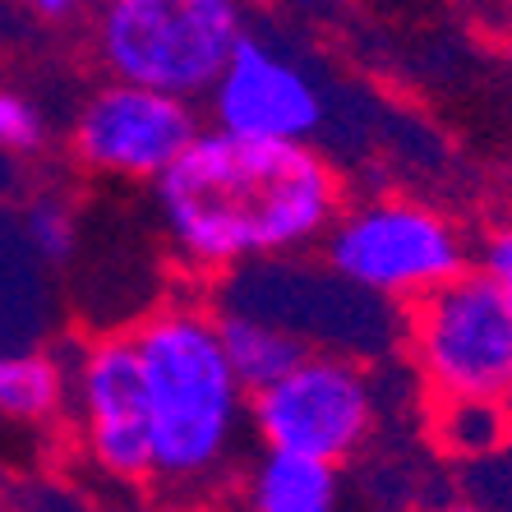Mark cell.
I'll return each mask as SVG.
<instances>
[{"label": "cell", "mask_w": 512, "mask_h": 512, "mask_svg": "<svg viewBox=\"0 0 512 512\" xmlns=\"http://www.w3.org/2000/svg\"><path fill=\"white\" fill-rule=\"evenodd\" d=\"M180 254L208 268L300 250L337 217V176L310 143H245L199 134L157 180Z\"/></svg>", "instance_id": "cell-1"}, {"label": "cell", "mask_w": 512, "mask_h": 512, "mask_svg": "<svg viewBox=\"0 0 512 512\" xmlns=\"http://www.w3.org/2000/svg\"><path fill=\"white\" fill-rule=\"evenodd\" d=\"M148 434H153V476L167 485H199L227 462L245 411L217 319L199 310H167L134 333Z\"/></svg>", "instance_id": "cell-2"}, {"label": "cell", "mask_w": 512, "mask_h": 512, "mask_svg": "<svg viewBox=\"0 0 512 512\" xmlns=\"http://www.w3.org/2000/svg\"><path fill=\"white\" fill-rule=\"evenodd\" d=\"M240 42L231 0H111L97 14V56L116 84L190 102L213 93Z\"/></svg>", "instance_id": "cell-3"}, {"label": "cell", "mask_w": 512, "mask_h": 512, "mask_svg": "<svg viewBox=\"0 0 512 512\" xmlns=\"http://www.w3.org/2000/svg\"><path fill=\"white\" fill-rule=\"evenodd\" d=\"M328 263L346 286L379 300H425L462 277V240L425 203H365L328 231Z\"/></svg>", "instance_id": "cell-4"}, {"label": "cell", "mask_w": 512, "mask_h": 512, "mask_svg": "<svg viewBox=\"0 0 512 512\" xmlns=\"http://www.w3.org/2000/svg\"><path fill=\"white\" fill-rule=\"evenodd\" d=\"M416 365L443 397L512 393V300L480 273H462L411 314Z\"/></svg>", "instance_id": "cell-5"}, {"label": "cell", "mask_w": 512, "mask_h": 512, "mask_svg": "<svg viewBox=\"0 0 512 512\" xmlns=\"http://www.w3.org/2000/svg\"><path fill=\"white\" fill-rule=\"evenodd\" d=\"M254 429L268 443V453L310 457L337 466L356 453L370 434L374 393L370 379L342 356H310L296 374H286L277 388L254 397Z\"/></svg>", "instance_id": "cell-6"}, {"label": "cell", "mask_w": 512, "mask_h": 512, "mask_svg": "<svg viewBox=\"0 0 512 512\" xmlns=\"http://www.w3.org/2000/svg\"><path fill=\"white\" fill-rule=\"evenodd\" d=\"M217 134L245 143H296L305 148L323 125V93L296 56L254 33H240L227 70L213 84Z\"/></svg>", "instance_id": "cell-7"}, {"label": "cell", "mask_w": 512, "mask_h": 512, "mask_svg": "<svg viewBox=\"0 0 512 512\" xmlns=\"http://www.w3.org/2000/svg\"><path fill=\"white\" fill-rule=\"evenodd\" d=\"M199 139L194 107L148 88L111 84L88 97L74 125V148L88 167L130 180H162Z\"/></svg>", "instance_id": "cell-8"}, {"label": "cell", "mask_w": 512, "mask_h": 512, "mask_svg": "<svg viewBox=\"0 0 512 512\" xmlns=\"http://www.w3.org/2000/svg\"><path fill=\"white\" fill-rule=\"evenodd\" d=\"M79 411L97 466L120 480L153 476V434L134 337H107L79 360Z\"/></svg>", "instance_id": "cell-9"}, {"label": "cell", "mask_w": 512, "mask_h": 512, "mask_svg": "<svg viewBox=\"0 0 512 512\" xmlns=\"http://www.w3.org/2000/svg\"><path fill=\"white\" fill-rule=\"evenodd\" d=\"M217 342H222V356H227L236 383L254 397L277 388L286 374H296L310 360V346L300 337H291L286 328L259 319V314H240V310H222Z\"/></svg>", "instance_id": "cell-10"}, {"label": "cell", "mask_w": 512, "mask_h": 512, "mask_svg": "<svg viewBox=\"0 0 512 512\" xmlns=\"http://www.w3.org/2000/svg\"><path fill=\"white\" fill-rule=\"evenodd\" d=\"M254 512H337V471L310 457L268 453L254 466Z\"/></svg>", "instance_id": "cell-11"}, {"label": "cell", "mask_w": 512, "mask_h": 512, "mask_svg": "<svg viewBox=\"0 0 512 512\" xmlns=\"http://www.w3.org/2000/svg\"><path fill=\"white\" fill-rule=\"evenodd\" d=\"M60 402V370L33 351H0V411L14 420L51 416Z\"/></svg>", "instance_id": "cell-12"}, {"label": "cell", "mask_w": 512, "mask_h": 512, "mask_svg": "<svg viewBox=\"0 0 512 512\" xmlns=\"http://www.w3.org/2000/svg\"><path fill=\"white\" fill-rule=\"evenodd\" d=\"M439 439L466 457L494 453L503 439H512L508 411L503 402H485V397H443L439 406Z\"/></svg>", "instance_id": "cell-13"}, {"label": "cell", "mask_w": 512, "mask_h": 512, "mask_svg": "<svg viewBox=\"0 0 512 512\" xmlns=\"http://www.w3.org/2000/svg\"><path fill=\"white\" fill-rule=\"evenodd\" d=\"M19 231H24L28 250H33L37 263H65L74 254V217H70V208L56 199L28 203Z\"/></svg>", "instance_id": "cell-14"}, {"label": "cell", "mask_w": 512, "mask_h": 512, "mask_svg": "<svg viewBox=\"0 0 512 512\" xmlns=\"http://www.w3.org/2000/svg\"><path fill=\"white\" fill-rule=\"evenodd\" d=\"M47 143V125L37 107L19 93L0 88V153H37Z\"/></svg>", "instance_id": "cell-15"}, {"label": "cell", "mask_w": 512, "mask_h": 512, "mask_svg": "<svg viewBox=\"0 0 512 512\" xmlns=\"http://www.w3.org/2000/svg\"><path fill=\"white\" fill-rule=\"evenodd\" d=\"M480 277L494 282L512 300V227H499L485 240V268H480Z\"/></svg>", "instance_id": "cell-16"}, {"label": "cell", "mask_w": 512, "mask_h": 512, "mask_svg": "<svg viewBox=\"0 0 512 512\" xmlns=\"http://www.w3.org/2000/svg\"><path fill=\"white\" fill-rule=\"evenodd\" d=\"M37 14H42V19H79V5H74V0H37Z\"/></svg>", "instance_id": "cell-17"}, {"label": "cell", "mask_w": 512, "mask_h": 512, "mask_svg": "<svg viewBox=\"0 0 512 512\" xmlns=\"http://www.w3.org/2000/svg\"><path fill=\"white\" fill-rule=\"evenodd\" d=\"M503 411H508V429H512V393L503 397Z\"/></svg>", "instance_id": "cell-18"}, {"label": "cell", "mask_w": 512, "mask_h": 512, "mask_svg": "<svg viewBox=\"0 0 512 512\" xmlns=\"http://www.w3.org/2000/svg\"><path fill=\"white\" fill-rule=\"evenodd\" d=\"M439 512H471V508H439Z\"/></svg>", "instance_id": "cell-19"}]
</instances>
